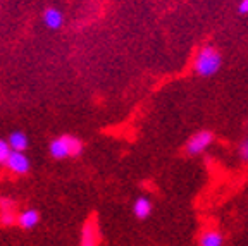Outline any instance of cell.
<instances>
[{
    "label": "cell",
    "mask_w": 248,
    "mask_h": 246,
    "mask_svg": "<svg viewBox=\"0 0 248 246\" xmlns=\"http://www.w3.org/2000/svg\"><path fill=\"white\" fill-rule=\"evenodd\" d=\"M193 74L198 77H212L222 67V55L214 45H203L193 57Z\"/></svg>",
    "instance_id": "obj_1"
},
{
    "label": "cell",
    "mask_w": 248,
    "mask_h": 246,
    "mask_svg": "<svg viewBox=\"0 0 248 246\" xmlns=\"http://www.w3.org/2000/svg\"><path fill=\"white\" fill-rule=\"evenodd\" d=\"M85 150V145L74 135H61L55 136L48 143V154L55 160H66V158L79 157Z\"/></svg>",
    "instance_id": "obj_2"
},
{
    "label": "cell",
    "mask_w": 248,
    "mask_h": 246,
    "mask_svg": "<svg viewBox=\"0 0 248 246\" xmlns=\"http://www.w3.org/2000/svg\"><path fill=\"white\" fill-rule=\"evenodd\" d=\"M214 139H216V136H214L212 131L209 129L197 131V133H193L190 138L186 139L185 154L188 157H200L205 152H209V148L214 145Z\"/></svg>",
    "instance_id": "obj_3"
},
{
    "label": "cell",
    "mask_w": 248,
    "mask_h": 246,
    "mask_svg": "<svg viewBox=\"0 0 248 246\" xmlns=\"http://www.w3.org/2000/svg\"><path fill=\"white\" fill-rule=\"evenodd\" d=\"M79 246H100V226H98V217L95 214L90 215L83 224Z\"/></svg>",
    "instance_id": "obj_4"
},
{
    "label": "cell",
    "mask_w": 248,
    "mask_h": 246,
    "mask_svg": "<svg viewBox=\"0 0 248 246\" xmlns=\"http://www.w3.org/2000/svg\"><path fill=\"white\" fill-rule=\"evenodd\" d=\"M5 169L14 176H26L31 169V160L24 152L12 150V154L9 155L7 162H5Z\"/></svg>",
    "instance_id": "obj_5"
},
{
    "label": "cell",
    "mask_w": 248,
    "mask_h": 246,
    "mask_svg": "<svg viewBox=\"0 0 248 246\" xmlns=\"http://www.w3.org/2000/svg\"><path fill=\"white\" fill-rule=\"evenodd\" d=\"M16 201L9 196H0V226H17V210Z\"/></svg>",
    "instance_id": "obj_6"
},
{
    "label": "cell",
    "mask_w": 248,
    "mask_h": 246,
    "mask_svg": "<svg viewBox=\"0 0 248 246\" xmlns=\"http://www.w3.org/2000/svg\"><path fill=\"white\" fill-rule=\"evenodd\" d=\"M152 212H154V201H152V198H148L145 195L136 196L131 205L133 217L138 220H147L152 215Z\"/></svg>",
    "instance_id": "obj_7"
},
{
    "label": "cell",
    "mask_w": 248,
    "mask_h": 246,
    "mask_svg": "<svg viewBox=\"0 0 248 246\" xmlns=\"http://www.w3.org/2000/svg\"><path fill=\"white\" fill-rule=\"evenodd\" d=\"M40 219H42V214L33 207L23 208L21 212H17V226H19L21 229H24V231L35 229L40 224Z\"/></svg>",
    "instance_id": "obj_8"
},
{
    "label": "cell",
    "mask_w": 248,
    "mask_h": 246,
    "mask_svg": "<svg viewBox=\"0 0 248 246\" xmlns=\"http://www.w3.org/2000/svg\"><path fill=\"white\" fill-rule=\"evenodd\" d=\"M226 236L217 227H205L198 236V246H224Z\"/></svg>",
    "instance_id": "obj_9"
},
{
    "label": "cell",
    "mask_w": 248,
    "mask_h": 246,
    "mask_svg": "<svg viewBox=\"0 0 248 246\" xmlns=\"http://www.w3.org/2000/svg\"><path fill=\"white\" fill-rule=\"evenodd\" d=\"M42 19H43V24H45L48 30H61L62 24H64V14H62L59 9L48 7L43 11Z\"/></svg>",
    "instance_id": "obj_10"
},
{
    "label": "cell",
    "mask_w": 248,
    "mask_h": 246,
    "mask_svg": "<svg viewBox=\"0 0 248 246\" xmlns=\"http://www.w3.org/2000/svg\"><path fill=\"white\" fill-rule=\"evenodd\" d=\"M7 141L14 152H26L28 146H30V138L23 131H12L11 135H9Z\"/></svg>",
    "instance_id": "obj_11"
},
{
    "label": "cell",
    "mask_w": 248,
    "mask_h": 246,
    "mask_svg": "<svg viewBox=\"0 0 248 246\" xmlns=\"http://www.w3.org/2000/svg\"><path fill=\"white\" fill-rule=\"evenodd\" d=\"M236 157H238V160L243 164V166H248V135L243 136V138L238 141V145H236Z\"/></svg>",
    "instance_id": "obj_12"
},
{
    "label": "cell",
    "mask_w": 248,
    "mask_h": 246,
    "mask_svg": "<svg viewBox=\"0 0 248 246\" xmlns=\"http://www.w3.org/2000/svg\"><path fill=\"white\" fill-rule=\"evenodd\" d=\"M11 154H12V148H11V145H9V141L4 138H0V164H2V166H5V162H7Z\"/></svg>",
    "instance_id": "obj_13"
},
{
    "label": "cell",
    "mask_w": 248,
    "mask_h": 246,
    "mask_svg": "<svg viewBox=\"0 0 248 246\" xmlns=\"http://www.w3.org/2000/svg\"><path fill=\"white\" fill-rule=\"evenodd\" d=\"M238 12H240V14H248V0H240Z\"/></svg>",
    "instance_id": "obj_14"
}]
</instances>
